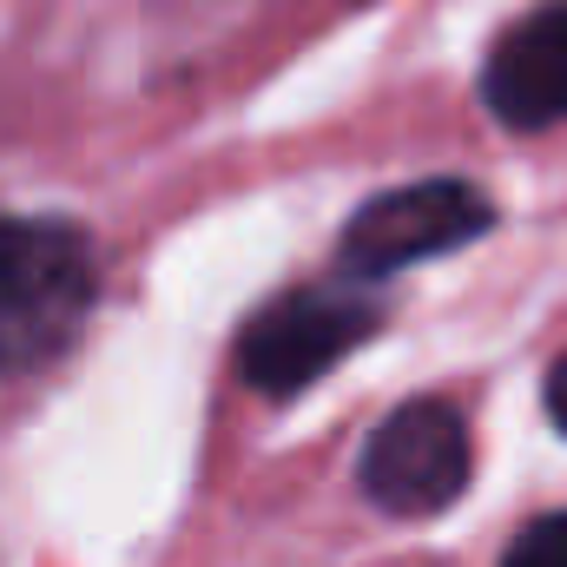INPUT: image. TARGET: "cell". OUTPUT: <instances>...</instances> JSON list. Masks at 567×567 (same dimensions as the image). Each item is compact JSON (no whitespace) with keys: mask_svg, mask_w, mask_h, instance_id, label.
Instances as JSON below:
<instances>
[{"mask_svg":"<svg viewBox=\"0 0 567 567\" xmlns=\"http://www.w3.org/2000/svg\"><path fill=\"white\" fill-rule=\"evenodd\" d=\"M482 106L502 126L542 133L567 120V0L528 7L482 60Z\"/></svg>","mask_w":567,"mask_h":567,"instance_id":"5b68a950","label":"cell"},{"mask_svg":"<svg viewBox=\"0 0 567 567\" xmlns=\"http://www.w3.org/2000/svg\"><path fill=\"white\" fill-rule=\"evenodd\" d=\"M383 323V303L363 290V278L303 284L278 303H265L238 337V377L265 396H303L330 363L363 350Z\"/></svg>","mask_w":567,"mask_h":567,"instance_id":"7a4b0ae2","label":"cell"},{"mask_svg":"<svg viewBox=\"0 0 567 567\" xmlns=\"http://www.w3.org/2000/svg\"><path fill=\"white\" fill-rule=\"evenodd\" d=\"M488 225H495V205H488L468 178H423V185H403V192L370 198V205L343 225L337 271H343V278H363V284L390 278V271H410V265H423V258H442V251L475 245Z\"/></svg>","mask_w":567,"mask_h":567,"instance_id":"277c9868","label":"cell"},{"mask_svg":"<svg viewBox=\"0 0 567 567\" xmlns=\"http://www.w3.org/2000/svg\"><path fill=\"white\" fill-rule=\"evenodd\" d=\"M100 297L93 238L66 218H0V377L73 350Z\"/></svg>","mask_w":567,"mask_h":567,"instance_id":"6da1fadb","label":"cell"},{"mask_svg":"<svg viewBox=\"0 0 567 567\" xmlns=\"http://www.w3.org/2000/svg\"><path fill=\"white\" fill-rule=\"evenodd\" d=\"M475 475V449H468V423L455 403L442 396H416L403 410H390L383 423L370 429L363 442V462H357V482L377 508L403 515V522H423L442 515Z\"/></svg>","mask_w":567,"mask_h":567,"instance_id":"3957f363","label":"cell"},{"mask_svg":"<svg viewBox=\"0 0 567 567\" xmlns=\"http://www.w3.org/2000/svg\"><path fill=\"white\" fill-rule=\"evenodd\" d=\"M502 567H567V508H555V515H535V522L508 542Z\"/></svg>","mask_w":567,"mask_h":567,"instance_id":"8992f818","label":"cell"},{"mask_svg":"<svg viewBox=\"0 0 567 567\" xmlns=\"http://www.w3.org/2000/svg\"><path fill=\"white\" fill-rule=\"evenodd\" d=\"M548 416L567 435V357H555V370H548Z\"/></svg>","mask_w":567,"mask_h":567,"instance_id":"52a82bcc","label":"cell"}]
</instances>
